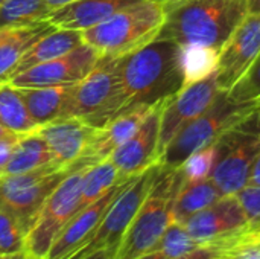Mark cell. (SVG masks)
Masks as SVG:
<instances>
[{
	"instance_id": "6da1fadb",
	"label": "cell",
	"mask_w": 260,
	"mask_h": 259,
	"mask_svg": "<svg viewBox=\"0 0 260 259\" xmlns=\"http://www.w3.org/2000/svg\"><path fill=\"white\" fill-rule=\"evenodd\" d=\"M122 110L154 105L174 98L184 87L181 46L155 38L142 49L122 56ZM119 113V114H120Z\"/></svg>"
},
{
	"instance_id": "7a4b0ae2",
	"label": "cell",
	"mask_w": 260,
	"mask_h": 259,
	"mask_svg": "<svg viewBox=\"0 0 260 259\" xmlns=\"http://www.w3.org/2000/svg\"><path fill=\"white\" fill-rule=\"evenodd\" d=\"M165 5L166 20L157 38L218 52L248 14L247 0H169Z\"/></svg>"
},
{
	"instance_id": "3957f363",
	"label": "cell",
	"mask_w": 260,
	"mask_h": 259,
	"mask_svg": "<svg viewBox=\"0 0 260 259\" xmlns=\"http://www.w3.org/2000/svg\"><path fill=\"white\" fill-rule=\"evenodd\" d=\"M166 20L161 0H142L129 5L105 21L81 31L82 43L91 46L101 58H120L154 41Z\"/></svg>"
},
{
	"instance_id": "277c9868",
	"label": "cell",
	"mask_w": 260,
	"mask_h": 259,
	"mask_svg": "<svg viewBox=\"0 0 260 259\" xmlns=\"http://www.w3.org/2000/svg\"><path fill=\"white\" fill-rule=\"evenodd\" d=\"M181 185L180 168L160 165L145 202L122 237L113 259H139L161 238L174 221V202Z\"/></svg>"
},
{
	"instance_id": "5b68a950",
	"label": "cell",
	"mask_w": 260,
	"mask_h": 259,
	"mask_svg": "<svg viewBox=\"0 0 260 259\" xmlns=\"http://www.w3.org/2000/svg\"><path fill=\"white\" fill-rule=\"evenodd\" d=\"M216 160L210 179L222 195H236L245 186L260 154V108L229 127L215 142Z\"/></svg>"
},
{
	"instance_id": "8992f818",
	"label": "cell",
	"mask_w": 260,
	"mask_h": 259,
	"mask_svg": "<svg viewBox=\"0 0 260 259\" xmlns=\"http://www.w3.org/2000/svg\"><path fill=\"white\" fill-rule=\"evenodd\" d=\"M120 64L122 56L102 58L85 78L73 84L61 118H81L98 128L116 118L123 104Z\"/></svg>"
},
{
	"instance_id": "52a82bcc",
	"label": "cell",
	"mask_w": 260,
	"mask_h": 259,
	"mask_svg": "<svg viewBox=\"0 0 260 259\" xmlns=\"http://www.w3.org/2000/svg\"><path fill=\"white\" fill-rule=\"evenodd\" d=\"M256 108L260 107L238 104L229 98L227 92H219L213 102L168 143L158 163L165 168H180L189 156L216 142L229 127Z\"/></svg>"
},
{
	"instance_id": "ba28073f",
	"label": "cell",
	"mask_w": 260,
	"mask_h": 259,
	"mask_svg": "<svg viewBox=\"0 0 260 259\" xmlns=\"http://www.w3.org/2000/svg\"><path fill=\"white\" fill-rule=\"evenodd\" d=\"M158 169L160 163H155L133 177L117 194L93 235L67 259H84L105 249L116 250L128 226L145 202Z\"/></svg>"
},
{
	"instance_id": "9c48e42d",
	"label": "cell",
	"mask_w": 260,
	"mask_h": 259,
	"mask_svg": "<svg viewBox=\"0 0 260 259\" xmlns=\"http://www.w3.org/2000/svg\"><path fill=\"white\" fill-rule=\"evenodd\" d=\"M87 169L88 166L72 169L47 197L26 235V253L46 259L53 241L78 211Z\"/></svg>"
},
{
	"instance_id": "30bf717a",
	"label": "cell",
	"mask_w": 260,
	"mask_h": 259,
	"mask_svg": "<svg viewBox=\"0 0 260 259\" xmlns=\"http://www.w3.org/2000/svg\"><path fill=\"white\" fill-rule=\"evenodd\" d=\"M70 171L58 163H49L29 172L2 177L0 206L20 220L27 235L38 211Z\"/></svg>"
},
{
	"instance_id": "8fae6325",
	"label": "cell",
	"mask_w": 260,
	"mask_h": 259,
	"mask_svg": "<svg viewBox=\"0 0 260 259\" xmlns=\"http://www.w3.org/2000/svg\"><path fill=\"white\" fill-rule=\"evenodd\" d=\"M101 60V55L91 46L82 43L69 53L37 64L21 72L20 75L5 81V84H9L17 89L76 84L82 78H85Z\"/></svg>"
},
{
	"instance_id": "7c38bea8",
	"label": "cell",
	"mask_w": 260,
	"mask_h": 259,
	"mask_svg": "<svg viewBox=\"0 0 260 259\" xmlns=\"http://www.w3.org/2000/svg\"><path fill=\"white\" fill-rule=\"evenodd\" d=\"M222 92L216 82V72L206 79L184 85L174 98L168 99L160 119L158 157L168 143L183 130L189 122L198 118Z\"/></svg>"
},
{
	"instance_id": "4fadbf2b",
	"label": "cell",
	"mask_w": 260,
	"mask_h": 259,
	"mask_svg": "<svg viewBox=\"0 0 260 259\" xmlns=\"http://www.w3.org/2000/svg\"><path fill=\"white\" fill-rule=\"evenodd\" d=\"M260 52V14H247L218 56L216 82L229 92L248 70Z\"/></svg>"
},
{
	"instance_id": "5bb4252c",
	"label": "cell",
	"mask_w": 260,
	"mask_h": 259,
	"mask_svg": "<svg viewBox=\"0 0 260 259\" xmlns=\"http://www.w3.org/2000/svg\"><path fill=\"white\" fill-rule=\"evenodd\" d=\"M166 101L157 102L137 131L110 154L108 159L117 168L122 177L131 179L158 163L160 119Z\"/></svg>"
},
{
	"instance_id": "9a60e30c",
	"label": "cell",
	"mask_w": 260,
	"mask_h": 259,
	"mask_svg": "<svg viewBox=\"0 0 260 259\" xmlns=\"http://www.w3.org/2000/svg\"><path fill=\"white\" fill-rule=\"evenodd\" d=\"M248 223V217L238 195H224L180 224H183L186 232L195 241L207 246L244 229Z\"/></svg>"
},
{
	"instance_id": "2e32d148",
	"label": "cell",
	"mask_w": 260,
	"mask_h": 259,
	"mask_svg": "<svg viewBox=\"0 0 260 259\" xmlns=\"http://www.w3.org/2000/svg\"><path fill=\"white\" fill-rule=\"evenodd\" d=\"M154 105H137L99 127L82 156L73 163L72 169L79 166H91L108 159L117 147H120L137 131Z\"/></svg>"
},
{
	"instance_id": "e0dca14e",
	"label": "cell",
	"mask_w": 260,
	"mask_h": 259,
	"mask_svg": "<svg viewBox=\"0 0 260 259\" xmlns=\"http://www.w3.org/2000/svg\"><path fill=\"white\" fill-rule=\"evenodd\" d=\"M129 180L116 185L104 197H101L99 200H96L94 203H91L90 206L73 215L72 220L66 224V227L59 232V235L53 241L46 259H67L72 253H75L93 235L101 220L107 214L108 208L111 206L117 194L123 189V186Z\"/></svg>"
},
{
	"instance_id": "ac0fdd59",
	"label": "cell",
	"mask_w": 260,
	"mask_h": 259,
	"mask_svg": "<svg viewBox=\"0 0 260 259\" xmlns=\"http://www.w3.org/2000/svg\"><path fill=\"white\" fill-rule=\"evenodd\" d=\"M98 127L81 118L55 119L38 130V134L47 142L58 165L72 169L73 163L82 156L93 139Z\"/></svg>"
},
{
	"instance_id": "d6986e66",
	"label": "cell",
	"mask_w": 260,
	"mask_h": 259,
	"mask_svg": "<svg viewBox=\"0 0 260 259\" xmlns=\"http://www.w3.org/2000/svg\"><path fill=\"white\" fill-rule=\"evenodd\" d=\"M137 2L142 0H75L53 9L44 20L56 29L84 31Z\"/></svg>"
},
{
	"instance_id": "ffe728a7",
	"label": "cell",
	"mask_w": 260,
	"mask_h": 259,
	"mask_svg": "<svg viewBox=\"0 0 260 259\" xmlns=\"http://www.w3.org/2000/svg\"><path fill=\"white\" fill-rule=\"evenodd\" d=\"M82 44V37H81V31H73V29H55L52 32H49L47 35L41 37L37 43H34L18 60L17 66L14 67V70L8 75V79L20 75L21 72L59 58L66 53H69L70 50H73L75 47ZM2 81V82H5Z\"/></svg>"
},
{
	"instance_id": "44dd1931",
	"label": "cell",
	"mask_w": 260,
	"mask_h": 259,
	"mask_svg": "<svg viewBox=\"0 0 260 259\" xmlns=\"http://www.w3.org/2000/svg\"><path fill=\"white\" fill-rule=\"evenodd\" d=\"M72 89L73 84L53 87H24L17 90L34 122L43 127L61 118L70 98Z\"/></svg>"
},
{
	"instance_id": "7402d4cb",
	"label": "cell",
	"mask_w": 260,
	"mask_h": 259,
	"mask_svg": "<svg viewBox=\"0 0 260 259\" xmlns=\"http://www.w3.org/2000/svg\"><path fill=\"white\" fill-rule=\"evenodd\" d=\"M55 29L56 27L52 26L47 20L30 23L21 27L6 29V32L0 38V82L8 78L21 55L34 43Z\"/></svg>"
},
{
	"instance_id": "603a6c76",
	"label": "cell",
	"mask_w": 260,
	"mask_h": 259,
	"mask_svg": "<svg viewBox=\"0 0 260 259\" xmlns=\"http://www.w3.org/2000/svg\"><path fill=\"white\" fill-rule=\"evenodd\" d=\"M49 163H56V162L53 159V153L50 151L47 142L38 134V131L24 134L14 147L12 154L2 171V177L29 172Z\"/></svg>"
},
{
	"instance_id": "cb8c5ba5",
	"label": "cell",
	"mask_w": 260,
	"mask_h": 259,
	"mask_svg": "<svg viewBox=\"0 0 260 259\" xmlns=\"http://www.w3.org/2000/svg\"><path fill=\"white\" fill-rule=\"evenodd\" d=\"M221 197L224 195L210 177L198 182L183 180V185L180 186L174 202L172 218L175 223H183L189 217L218 202Z\"/></svg>"
},
{
	"instance_id": "d4e9b609",
	"label": "cell",
	"mask_w": 260,
	"mask_h": 259,
	"mask_svg": "<svg viewBox=\"0 0 260 259\" xmlns=\"http://www.w3.org/2000/svg\"><path fill=\"white\" fill-rule=\"evenodd\" d=\"M125 180H129V179L122 177L110 159H105L96 165L88 166L82 180V189H81V197H79L76 214L85 209L87 206H90L91 203H94L96 200H99L101 197H104L110 189H113L116 185Z\"/></svg>"
},
{
	"instance_id": "484cf974",
	"label": "cell",
	"mask_w": 260,
	"mask_h": 259,
	"mask_svg": "<svg viewBox=\"0 0 260 259\" xmlns=\"http://www.w3.org/2000/svg\"><path fill=\"white\" fill-rule=\"evenodd\" d=\"M0 125L17 134H30L41 128L30 118L18 90L5 82L0 84Z\"/></svg>"
},
{
	"instance_id": "4316f807",
	"label": "cell",
	"mask_w": 260,
	"mask_h": 259,
	"mask_svg": "<svg viewBox=\"0 0 260 259\" xmlns=\"http://www.w3.org/2000/svg\"><path fill=\"white\" fill-rule=\"evenodd\" d=\"M203 244L195 241L183 227L172 221L161 238L139 259H175L201 249Z\"/></svg>"
},
{
	"instance_id": "83f0119b",
	"label": "cell",
	"mask_w": 260,
	"mask_h": 259,
	"mask_svg": "<svg viewBox=\"0 0 260 259\" xmlns=\"http://www.w3.org/2000/svg\"><path fill=\"white\" fill-rule=\"evenodd\" d=\"M50 12L44 0H5L0 5V31L41 21Z\"/></svg>"
},
{
	"instance_id": "f1b7e54d",
	"label": "cell",
	"mask_w": 260,
	"mask_h": 259,
	"mask_svg": "<svg viewBox=\"0 0 260 259\" xmlns=\"http://www.w3.org/2000/svg\"><path fill=\"white\" fill-rule=\"evenodd\" d=\"M219 52L198 44L181 47V63L184 72V85L209 78L216 72Z\"/></svg>"
},
{
	"instance_id": "f546056e",
	"label": "cell",
	"mask_w": 260,
	"mask_h": 259,
	"mask_svg": "<svg viewBox=\"0 0 260 259\" xmlns=\"http://www.w3.org/2000/svg\"><path fill=\"white\" fill-rule=\"evenodd\" d=\"M216 259H260V226L248 223L244 229L221 238Z\"/></svg>"
},
{
	"instance_id": "4dcf8cb0",
	"label": "cell",
	"mask_w": 260,
	"mask_h": 259,
	"mask_svg": "<svg viewBox=\"0 0 260 259\" xmlns=\"http://www.w3.org/2000/svg\"><path fill=\"white\" fill-rule=\"evenodd\" d=\"M26 249V229L20 220L0 206V253L14 255Z\"/></svg>"
},
{
	"instance_id": "1f68e13d",
	"label": "cell",
	"mask_w": 260,
	"mask_h": 259,
	"mask_svg": "<svg viewBox=\"0 0 260 259\" xmlns=\"http://www.w3.org/2000/svg\"><path fill=\"white\" fill-rule=\"evenodd\" d=\"M227 95L238 104H253L260 107V52L248 70L227 92Z\"/></svg>"
},
{
	"instance_id": "d6a6232c",
	"label": "cell",
	"mask_w": 260,
	"mask_h": 259,
	"mask_svg": "<svg viewBox=\"0 0 260 259\" xmlns=\"http://www.w3.org/2000/svg\"><path fill=\"white\" fill-rule=\"evenodd\" d=\"M216 160V145L215 142L192 156H189L184 163L180 166L181 176L184 182H198L210 177V172L213 169Z\"/></svg>"
},
{
	"instance_id": "836d02e7",
	"label": "cell",
	"mask_w": 260,
	"mask_h": 259,
	"mask_svg": "<svg viewBox=\"0 0 260 259\" xmlns=\"http://www.w3.org/2000/svg\"><path fill=\"white\" fill-rule=\"evenodd\" d=\"M236 195L248 217V221L254 226H260V188L245 186Z\"/></svg>"
},
{
	"instance_id": "e575fe53",
	"label": "cell",
	"mask_w": 260,
	"mask_h": 259,
	"mask_svg": "<svg viewBox=\"0 0 260 259\" xmlns=\"http://www.w3.org/2000/svg\"><path fill=\"white\" fill-rule=\"evenodd\" d=\"M21 136H24V134H14V136L0 139V177H2L3 168L6 166V163H8V160H9V157L12 154L14 147L17 145V142L20 140Z\"/></svg>"
},
{
	"instance_id": "d590c367",
	"label": "cell",
	"mask_w": 260,
	"mask_h": 259,
	"mask_svg": "<svg viewBox=\"0 0 260 259\" xmlns=\"http://www.w3.org/2000/svg\"><path fill=\"white\" fill-rule=\"evenodd\" d=\"M219 246H221V240H216L207 246H203L201 249H198L192 253H187L184 256L175 259H216L218 252H219Z\"/></svg>"
},
{
	"instance_id": "8d00e7d4",
	"label": "cell",
	"mask_w": 260,
	"mask_h": 259,
	"mask_svg": "<svg viewBox=\"0 0 260 259\" xmlns=\"http://www.w3.org/2000/svg\"><path fill=\"white\" fill-rule=\"evenodd\" d=\"M248 186H257L260 188V154L257 156L253 168H251V174L248 179Z\"/></svg>"
},
{
	"instance_id": "74e56055",
	"label": "cell",
	"mask_w": 260,
	"mask_h": 259,
	"mask_svg": "<svg viewBox=\"0 0 260 259\" xmlns=\"http://www.w3.org/2000/svg\"><path fill=\"white\" fill-rule=\"evenodd\" d=\"M114 253L116 250L114 249H105V250H101V252H96L90 256L84 259H113L114 258Z\"/></svg>"
},
{
	"instance_id": "f35d334b",
	"label": "cell",
	"mask_w": 260,
	"mask_h": 259,
	"mask_svg": "<svg viewBox=\"0 0 260 259\" xmlns=\"http://www.w3.org/2000/svg\"><path fill=\"white\" fill-rule=\"evenodd\" d=\"M247 12L260 14V0H247Z\"/></svg>"
},
{
	"instance_id": "ab89813d",
	"label": "cell",
	"mask_w": 260,
	"mask_h": 259,
	"mask_svg": "<svg viewBox=\"0 0 260 259\" xmlns=\"http://www.w3.org/2000/svg\"><path fill=\"white\" fill-rule=\"evenodd\" d=\"M44 2H46V3H47V6L50 8V11H53V9H56V8H59V6L67 5V3L75 2V0H44Z\"/></svg>"
},
{
	"instance_id": "60d3db41",
	"label": "cell",
	"mask_w": 260,
	"mask_h": 259,
	"mask_svg": "<svg viewBox=\"0 0 260 259\" xmlns=\"http://www.w3.org/2000/svg\"><path fill=\"white\" fill-rule=\"evenodd\" d=\"M14 134H17V133L9 131L8 128H5V127H2V125H0V139H3V137H9V136H14Z\"/></svg>"
},
{
	"instance_id": "b9f144b4",
	"label": "cell",
	"mask_w": 260,
	"mask_h": 259,
	"mask_svg": "<svg viewBox=\"0 0 260 259\" xmlns=\"http://www.w3.org/2000/svg\"><path fill=\"white\" fill-rule=\"evenodd\" d=\"M24 253H26V252H21V253H14V255H0V259H21Z\"/></svg>"
},
{
	"instance_id": "7bdbcfd3",
	"label": "cell",
	"mask_w": 260,
	"mask_h": 259,
	"mask_svg": "<svg viewBox=\"0 0 260 259\" xmlns=\"http://www.w3.org/2000/svg\"><path fill=\"white\" fill-rule=\"evenodd\" d=\"M21 259H40V258H37V256H34V255H29V253H24Z\"/></svg>"
},
{
	"instance_id": "ee69618b",
	"label": "cell",
	"mask_w": 260,
	"mask_h": 259,
	"mask_svg": "<svg viewBox=\"0 0 260 259\" xmlns=\"http://www.w3.org/2000/svg\"><path fill=\"white\" fill-rule=\"evenodd\" d=\"M5 32H6V29H3V31H0V38L3 37V34H5Z\"/></svg>"
},
{
	"instance_id": "f6af8a7d",
	"label": "cell",
	"mask_w": 260,
	"mask_h": 259,
	"mask_svg": "<svg viewBox=\"0 0 260 259\" xmlns=\"http://www.w3.org/2000/svg\"><path fill=\"white\" fill-rule=\"evenodd\" d=\"M3 2H5V0H0V5H2V3H3Z\"/></svg>"
},
{
	"instance_id": "bcb514c9",
	"label": "cell",
	"mask_w": 260,
	"mask_h": 259,
	"mask_svg": "<svg viewBox=\"0 0 260 259\" xmlns=\"http://www.w3.org/2000/svg\"><path fill=\"white\" fill-rule=\"evenodd\" d=\"M161 2H165V3H166V2H169V0H161Z\"/></svg>"
},
{
	"instance_id": "7dc6e473",
	"label": "cell",
	"mask_w": 260,
	"mask_h": 259,
	"mask_svg": "<svg viewBox=\"0 0 260 259\" xmlns=\"http://www.w3.org/2000/svg\"><path fill=\"white\" fill-rule=\"evenodd\" d=\"M0 255H2V253H0Z\"/></svg>"
}]
</instances>
